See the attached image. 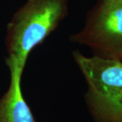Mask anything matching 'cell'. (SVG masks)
<instances>
[{
    "label": "cell",
    "instance_id": "8992f818",
    "mask_svg": "<svg viewBox=\"0 0 122 122\" xmlns=\"http://www.w3.org/2000/svg\"><path fill=\"white\" fill-rule=\"evenodd\" d=\"M106 1H111V2H122V0H105Z\"/></svg>",
    "mask_w": 122,
    "mask_h": 122
},
{
    "label": "cell",
    "instance_id": "3957f363",
    "mask_svg": "<svg viewBox=\"0 0 122 122\" xmlns=\"http://www.w3.org/2000/svg\"><path fill=\"white\" fill-rule=\"evenodd\" d=\"M95 56L112 58L122 52V2L100 0L87 14L83 29L70 37Z\"/></svg>",
    "mask_w": 122,
    "mask_h": 122
},
{
    "label": "cell",
    "instance_id": "6da1fadb",
    "mask_svg": "<svg viewBox=\"0 0 122 122\" xmlns=\"http://www.w3.org/2000/svg\"><path fill=\"white\" fill-rule=\"evenodd\" d=\"M67 12L68 0H27L7 25L8 67L23 72L32 50L56 29Z\"/></svg>",
    "mask_w": 122,
    "mask_h": 122
},
{
    "label": "cell",
    "instance_id": "7a4b0ae2",
    "mask_svg": "<svg viewBox=\"0 0 122 122\" xmlns=\"http://www.w3.org/2000/svg\"><path fill=\"white\" fill-rule=\"evenodd\" d=\"M73 57L87 82L86 101L96 122H122V63L75 50Z\"/></svg>",
    "mask_w": 122,
    "mask_h": 122
},
{
    "label": "cell",
    "instance_id": "277c9868",
    "mask_svg": "<svg viewBox=\"0 0 122 122\" xmlns=\"http://www.w3.org/2000/svg\"><path fill=\"white\" fill-rule=\"evenodd\" d=\"M10 83L8 90L0 98V122H36L21 90L22 72L9 67Z\"/></svg>",
    "mask_w": 122,
    "mask_h": 122
},
{
    "label": "cell",
    "instance_id": "5b68a950",
    "mask_svg": "<svg viewBox=\"0 0 122 122\" xmlns=\"http://www.w3.org/2000/svg\"><path fill=\"white\" fill-rule=\"evenodd\" d=\"M112 58L116 59V60H117V61H119V62H121L122 63V52L117 54V55H115V56L113 58Z\"/></svg>",
    "mask_w": 122,
    "mask_h": 122
}]
</instances>
